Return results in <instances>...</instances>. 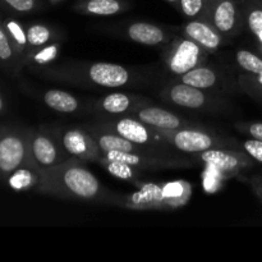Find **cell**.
Wrapping results in <instances>:
<instances>
[{
    "mask_svg": "<svg viewBox=\"0 0 262 262\" xmlns=\"http://www.w3.org/2000/svg\"><path fill=\"white\" fill-rule=\"evenodd\" d=\"M43 188L51 193L78 201L102 200L106 192L90 169L78 159H71L59 165L40 171Z\"/></svg>",
    "mask_w": 262,
    "mask_h": 262,
    "instance_id": "6da1fadb",
    "label": "cell"
},
{
    "mask_svg": "<svg viewBox=\"0 0 262 262\" xmlns=\"http://www.w3.org/2000/svg\"><path fill=\"white\" fill-rule=\"evenodd\" d=\"M169 143L183 154L204 152L210 148L227 146V142L212 132L200 128L184 127L177 130H160Z\"/></svg>",
    "mask_w": 262,
    "mask_h": 262,
    "instance_id": "7a4b0ae2",
    "label": "cell"
},
{
    "mask_svg": "<svg viewBox=\"0 0 262 262\" xmlns=\"http://www.w3.org/2000/svg\"><path fill=\"white\" fill-rule=\"evenodd\" d=\"M110 124H113V129L110 130L127 138L136 145L161 151V152L164 148L168 147V145H170L166 138L161 135L160 130L148 127L147 124L135 117L119 118Z\"/></svg>",
    "mask_w": 262,
    "mask_h": 262,
    "instance_id": "3957f363",
    "label": "cell"
},
{
    "mask_svg": "<svg viewBox=\"0 0 262 262\" xmlns=\"http://www.w3.org/2000/svg\"><path fill=\"white\" fill-rule=\"evenodd\" d=\"M206 53L207 51L199 43L186 37L174 42V45L166 51L165 63L171 73L181 77L191 69L204 66Z\"/></svg>",
    "mask_w": 262,
    "mask_h": 262,
    "instance_id": "277c9868",
    "label": "cell"
},
{
    "mask_svg": "<svg viewBox=\"0 0 262 262\" xmlns=\"http://www.w3.org/2000/svg\"><path fill=\"white\" fill-rule=\"evenodd\" d=\"M205 19L225 37L241 30L243 15L238 0H210Z\"/></svg>",
    "mask_w": 262,
    "mask_h": 262,
    "instance_id": "5b68a950",
    "label": "cell"
},
{
    "mask_svg": "<svg viewBox=\"0 0 262 262\" xmlns=\"http://www.w3.org/2000/svg\"><path fill=\"white\" fill-rule=\"evenodd\" d=\"M61 147L69 156L81 161H100L102 151L89 130L81 128H68L61 132Z\"/></svg>",
    "mask_w": 262,
    "mask_h": 262,
    "instance_id": "8992f818",
    "label": "cell"
},
{
    "mask_svg": "<svg viewBox=\"0 0 262 262\" xmlns=\"http://www.w3.org/2000/svg\"><path fill=\"white\" fill-rule=\"evenodd\" d=\"M199 160L224 174H237L253 165L255 161L239 148V150H225L223 147L210 148L204 152L196 154Z\"/></svg>",
    "mask_w": 262,
    "mask_h": 262,
    "instance_id": "52a82bcc",
    "label": "cell"
},
{
    "mask_svg": "<svg viewBox=\"0 0 262 262\" xmlns=\"http://www.w3.org/2000/svg\"><path fill=\"white\" fill-rule=\"evenodd\" d=\"M61 145V143H59ZM56 141L45 133H36L30 141V154L33 163L42 169L59 165L68 160V154L63 147H59Z\"/></svg>",
    "mask_w": 262,
    "mask_h": 262,
    "instance_id": "ba28073f",
    "label": "cell"
},
{
    "mask_svg": "<svg viewBox=\"0 0 262 262\" xmlns=\"http://www.w3.org/2000/svg\"><path fill=\"white\" fill-rule=\"evenodd\" d=\"M90 82L105 89H118L130 82V73L125 67L114 63H94L87 68Z\"/></svg>",
    "mask_w": 262,
    "mask_h": 262,
    "instance_id": "9c48e42d",
    "label": "cell"
},
{
    "mask_svg": "<svg viewBox=\"0 0 262 262\" xmlns=\"http://www.w3.org/2000/svg\"><path fill=\"white\" fill-rule=\"evenodd\" d=\"M166 100L179 107L191 110H201L214 102V99L209 96L206 90L197 89L189 84L176 83L166 90Z\"/></svg>",
    "mask_w": 262,
    "mask_h": 262,
    "instance_id": "30bf717a",
    "label": "cell"
},
{
    "mask_svg": "<svg viewBox=\"0 0 262 262\" xmlns=\"http://www.w3.org/2000/svg\"><path fill=\"white\" fill-rule=\"evenodd\" d=\"M27 142L19 135H7L0 140V171L12 174L22 166L27 156Z\"/></svg>",
    "mask_w": 262,
    "mask_h": 262,
    "instance_id": "8fae6325",
    "label": "cell"
},
{
    "mask_svg": "<svg viewBox=\"0 0 262 262\" xmlns=\"http://www.w3.org/2000/svg\"><path fill=\"white\" fill-rule=\"evenodd\" d=\"M184 36L199 43L207 53H215L223 43V36L206 19H191L182 28Z\"/></svg>",
    "mask_w": 262,
    "mask_h": 262,
    "instance_id": "7c38bea8",
    "label": "cell"
},
{
    "mask_svg": "<svg viewBox=\"0 0 262 262\" xmlns=\"http://www.w3.org/2000/svg\"><path fill=\"white\" fill-rule=\"evenodd\" d=\"M135 118L158 130H177L188 125L173 112L159 106H143L135 112Z\"/></svg>",
    "mask_w": 262,
    "mask_h": 262,
    "instance_id": "4fadbf2b",
    "label": "cell"
},
{
    "mask_svg": "<svg viewBox=\"0 0 262 262\" xmlns=\"http://www.w3.org/2000/svg\"><path fill=\"white\" fill-rule=\"evenodd\" d=\"M90 135L95 138L96 143L99 145L100 150L102 154L107 152V151H123V152H141V151H156L152 148L143 147V146L136 145V143L130 142L127 138L122 137L118 133L106 132V130L101 129H87ZM156 152H161V151H156Z\"/></svg>",
    "mask_w": 262,
    "mask_h": 262,
    "instance_id": "5bb4252c",
    "label": "cell"
},
{
    "mask_svg": "<svg viewBox=\"0 0 262 262\" xmlns=\"http://www.w3.org/2000/svg\"><path fill=\"white\" fill-rule=\"evenodd\" d=\"M129 40L147 46H158L168 41V35L159 26L147 22H136L127 27Z\"/></svg>",
    "mask_w": 262,
    "mask_h": 262,
    "instance_id": "9a60e30c",
    "label": "cell"
},
{
    "mask_svg": "<svg viewBox=\"0 0 262 262\" xmlns=\"http://www.w3.org/2000/svg\"><path fill=\"white\" fill-rule=\"evenodd\" d=\"M243 19L262 48V5L256 0H238Z\"/></svg>",
    "mask_w": 262,
    "mask_h": 262,
    "instance_id": "2e32d148",
    "label": "cell"
},
{
    "mask_svg": "<svg viewBox=\"0 0 262 262\" xmlns=\"http://www.w3.org/2000/svg\"><path fill=\"white\" fill-rule=\"evenodd\" d=\"M43 102L51 110L63 114H71L79 109V101L73 95L61 90H49L43 95Z\"/></svg>",
    "mask_w": 262,
    "mask_h": 262,
    "instance_id": "e0dca14e",
    "label": "cell"
},
{
    "mask_svg": "<svg viewBox=\"0 0 262 262\" xmlns=\"http://www.w3.org/2000/svg\"><path fill=\"white\" fill-rule=\"evenodd\" d=\"M181 82L189 84V86L197 87L202 90H211L219 82V76L214 69L209 67L200 66L197 68L191 69L187 73L182 74Z\"/></svg>",
    "mask_w": 262,
    "mask_h": 262,
    "instance_id": "ac0fdd59",
    "label": "cell"
},
{
    "mask_svg": "<svg viewBox=\"0 0 262 262\" xmlns=\"http://www.w3.org/2000/svg\"><path fill=\"white\" fill-rule=\"evenodd\" d=\"M135 97L125 95L123 92H114V94L106 95L99 101V109L107 114H124L130 109L133 110Z\"/></svg>",
    "mask_w": 262,
    "mask_h": 262,
    "instance_id": "d6986e66",
    "label": "cell"
},
{
    "mask_svg": "<svg viewBox=\"0 0 262 262\" xmlns=\"http://www.w3.org/2000/svg\"><path fill=\"white\" fill-rule=\"evenodd\" d=\"M78 9L91 15H114L124 9L122 0H83L78 5Z\"/></svg>",
    "mask_w": 262,
    "mask_h": 262,
    "instance_id": "ffe728a7",
    "label": "cell"
},
{
    "mask_svg": "<svg viewBox=\"0 0 262 262\" xmlns=\"http://www.w3.org/2000/svg\"><path fill=\"white\" fill-rule=\"evenodd\" d=\"M164 200H165V196H164L163 189L160 187L155 186V184L143 186L140 192L129 197L130 205L138 207H143L146 205L154 206L155 204H163Z\"/></svg>",
    "mask_w": 262,
    "mask_h": 262,
    "instance_id": "44dd1931",
    "label": "cell"
},
{
    "mask_svg": "<svg viewBox=\"0 0 262 262\" xmlns=\"http://www.w3.org/2000/svg\"><path fill=\"white\" fill-rule=\"evenodd\" d=\"M26 33H27L28 46H31V48H42V46L51 42L54 38L51 28L45 25H40V23L31 25L26 30Z\"/></svg>",
    "mask_w": 262,
    "mask_h": 262,
    "instance_id": "7402d4cb",
    "label": "cell"
},
{
    "mask_svg": "<svg viewBox=\"0 0 262 262\" xmlns=\"http://www.w3.org/2000/svg\"><path fill=\"white\" fill-rule=\"evenodd\" d=\"M100 163H101L102 166H104L113 177H115V178L129 182L137 181V176L138 173H140V170L133 168V166L128 165V164L120 163V161H107L105 160V159H101Z\"/></svg>",
    "mask_w": 262,
    "mask_h": 262,
    "instance_id": "603a6c76",
    "label": "cell"
},
{
    "mask_svg": "<svg viewBox=\"0 0 262 262\" xmlns=\"http://www.w3.org/2000/svg\"><path fill=\"white\" fill-rule=\"evenodd\" d=\"M235 60L238 66L245 72L253 74V76L262 77V58L256 55L255 53L248 50H238L235 54Z\"/></svg>",
    "mask_w": 262,
    "mask_h": 262,
    "instance_id": "cb8c5ba5",
    "label": "cell"
},
{
    "mask_svg": "<svg viewBox=\"0 0 262 262\" xmlns=\"http://www.w3.org/2000/svg\"><path fill=\"white\" fill-rule=\"evenodd\" d=\"M37 182V176L35 171L27 168H19L13 171L9 177V186L15 191L28 189Z\"/></svg>",
    "mask_w": 262,
    "mask_h": 262,
    "instance_id": "d4e9b609",
    "label": "cell"
},
{
    "mask_svg": "<svg viewBox=\"0 0 262 262\" xmlns=\"http://www.w3.org/2000/svg\"><path fill=\"white\" fill-rule=\"evenodd\" d=\"M209 2L210 0H181L178 8L182 14H184L189 19H196L202 15L205 19Z\"/></svg>",
    "mask_w": 262,
    "mask_h": 262,
    "instance_id": "484cf974",
    "label": "cell"
},
{
    "mask_svg": "<svg viewBox=\"0 0 262 262\" xmlns=\"http://www.w3.org/2000/svg\"><path fill=\"white\" fill-rule=\"evenodd\" d=\"M4 28L7 30L8 35H9L10 40H12L13 46L17 49V51L22 53V51L28 46L27 33L23 30L22 26H20L17 20L9 19L5 22Z\"/></svg>",
    "mask_w": 262,
    "mask_h": 262,
    "instance_id": "4316f807",
    "label": "cell"
},
{
    "mask_svg": "<svg viewBox=\"0 0 262 262\" xmlns=\"http://www.w3.org/2000/svg\"><path fill=\"white\" fill-rule=\"evenodd\" d=\"M59 50V43H48V45L42 46L41 49H38L36 53H33V55L31 56L32 61L37 66H48L49 63L54 61L58 56Z\"/></svg>",
    "mask_w": 262,
    "mask_h": 262,
    "instance_id": "83f0119b",
    "label": "cell"
},
{
    "mask_svg": "<svg viewBox=\"0 0 262 262\" xmlns=\"http://www.w3.org/2000/svg\"><path fill=\"white\" fill-rule=\"evenodd\" d=\"M241 150L245 151L253 161L262 164V141L250 137L241 143Z\"/></svg>",
    "mask_w": 262,
    "mask_h": 262,
    "instance_id": "f1b7e54d",
    "label": "cell"
},
{
    "mask_svg": "<svg viewBox=\"0 0 262 262\" xmlns=\"http://www.w3.org/2000/svg\"><path fill=\"white\" fill-rule=\"evenodd\" d=\"M14 46L8 35L7 30L0 26V60L9 61L14 56Z\"/></svg>",
    "mask_w": 262,
    "mask_h": 262,
    "instance_id": "f546056e",
    "label": "cell"
},
{
    "mask_svg": "<svg viewBox=\"0 0 262 262\" xmlns=\"http://www.w3.org/2000/svg\"><path fill=\"white\" fill-rule=\"evenodd\" d=\"M10 9L19 13L32 12L37 8V0H2Z\"/></svg>",
    "mask_w": 262,
    "mask_h": 262,
    "instance_id": "4dcf8cb0",
    "label": "cell"
},
{
    "mask_svg": "<svg viewBox=\"0 0 262 262\" xmlns=\"http://www.w3.org/2000/svg\"><path fill=\"white\" fill-rule=\"evenodd\" d=\"M242 132L247 133L250 137L262 141V123H245L241 124Z\"/></svg>",
    "mask_w": 262,
    "mask_h": 262,
    "instance_id": "1f68e13d",
    "label": "cell"
},
{
    "mask_svg": "<svg viewBox=\"0 0 262 262\" xmlns=\"http://www.w3.org/2000/svg\"><path fill=\"white\" fill-rule=\"evenodd\" d=\"M245 89L251 92L255 96L260 97L262 100V81H255L252 78H248L245 81Z\"/></svg>",
    "mask_w": 262,
    "mask_h": 262,
    "instance_id": "d6a6232c",
    "label": "cell"
},
{
    "mask_svg": "<svg viewBox=\"0 0 262 262\" xmlns=\"http://www.w3.org/2000/svg\"><path fill=\"white\" fill-rule=\"evenodd\" d=\"M257 184H256V191L258 192V194H260V197L262 199V178H260V179H257Z\"/></svg>",
    "mask_w": 262,
    "mask_h": 262,
    "instance_id": "836d02e7",
    "label": "cell"
},
{
    "mask_svg": "<svg viewBox=\"0 0 262 262\" xmlns=\"http://www.w3.org/2000/svg\"><path fill=\"white\" fill-rule=\"evenodd\" d=\"M165 2L170 3V4L176 5V7H177V8H178V7H179V2H181V0H165Z\"/></svg>",
    "mask_w": 262,
    "mask_h": 262,
    "instance_id": "e575fe53",
    "label": "cell"
},
{
    "mask_svg": "<svg viewBox=\"0 0 262 262\" xmlns=\"http://www.w3.org/2000/svg\"><path fill=\"white\" fill-rule=\"evenodd\" d=\"M3 107H4V102H3L2 96H0V112H2V110H3Z\"/></svg>",
    "mask_w": 262,
    "mask_h": 262,
    "instance_id": "d590c367",
    "label": "cell"
},
{
    "mask_svg": "<svg viewBox=\"0 0 262 262\" xmlns=\"http://www.w3.org/2000/svg\"><path fill=\"white\" fill-rule=\"evenodd\" d=\"M49 2H51V3H58V2H60V0H49Z\"/></svg>",
    "mask_w": 262,
    "mask_h": 262,
    "instance_id": "8d00e7d4",
    "label": "cell"
},
{
    "mask_svg": "<svg viewBox=\"0 0 262 262\" xmlns=\"http://www.w3.org/2000/svg\"><path fill=\"white\" fill-rule=\"evenodd\" d=\"M256 2H257V3H260V4L262 5V0H256Z\"/></svg>",
    "mask_w": 262,
    "mask_h": 262,
    "instance_id": "74e56055",
    "label": "cell"
}]
</instances>
